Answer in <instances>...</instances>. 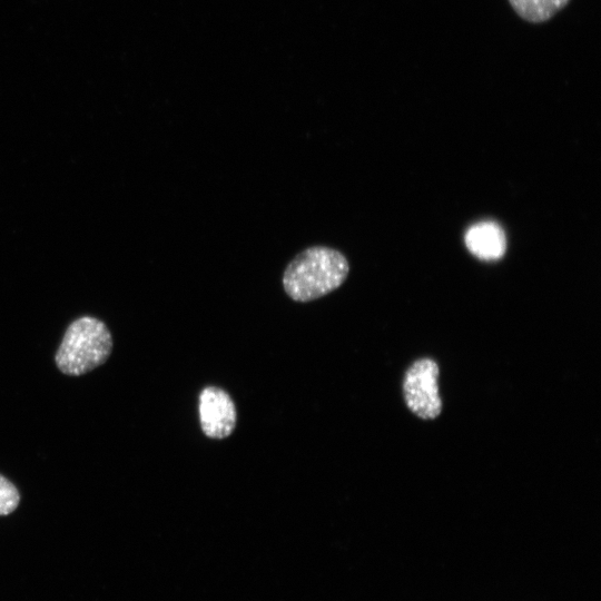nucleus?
I'll return each mask as SVG.
<instances>
[{
  "mask_svg": "<svg viewBox=\"0 0 601 601\" xmlns=\"http://www.w3.org/2000/svg\"><path fill=\"white\" fill-rule=\"evenodd\" d=\"M348 273L349 264L343 253L327 246H312L288 263L282 282L290 299L306 303L337 289Z\"/></svg>",
  "mask_w": 601,
  "mask_h": 601,
  "instance_id": "1",
  "label": "nucleus"
},
{
  "mask_svg": "<svg viewBox=\"0 0 601 601\" xmlns=\"http://www.w3.org/2000/svg\"><path fill=\"white\" fill-rule=\"evenodd\" d=\"M112 349L106 324L91 316L73 321L56 354L58 368L67 375H82L102 365Z\"/></svg>",
  "mask_w": 601,
  "mask_h": 601,
  "instance_id": "2",
  "label": "nucleus"
},
{
  "mask_svg": "<svg viewBox=\"0 0 601 601\" xmlns=\"http://www.w3.org/2000/svg\"><path fill=\"white\" fill-rule=\"evenodd\" d=\"M439 366L432 358L415 361L406 371L403 392L407 407L423 420L435 418L442 410L439 393Z\"/></svg>",
  "mask_w": 601,
  "mask_h": 601,
  "instance_id": "3",
  "label": "nucleus"
},
{
  "mask_svg": "<svg viewBox=\"0 0 601 601\" xmlns=\"http://www.w3.org/2000/svg\"><path fill=\"white\" fill-rule=\"evenodd\" d=\"M199 417L204 433L211 439H224L234 431L236 408L221 388L208 386L199 396Z\"/></svg>",
  "mask_w": 601,
  "mask_h": 601,
  "instance_id": "4",
  "label": "nucleus"
},
{
  "mask_svg": "<svg viewBox=\"0 0 601 601\" xmlns=\"http://www.w3.org/2000/svg\"><path fill=\"white\" fill-rule=\"evenodd\" d=\"M469 250L481 259H497L505 252V235L500 225L482 221L471 226L465 235Z\"/></svg>",
  "mask_w": 601,
  "mask_h": 601,
  "instance_id": "5",
  "label": "nucleus"
},
{
  "mask_svg": "<svg viewBox=\"0 0 601 601\" xmlns=\"http://www.w3.org/2000/svg\"><path fill=\"white\" fill-rule=\"evenodd\" d=\"M513 11L524 21L543 23L564 9L571 0H508Z\"/></svg>",
  "mask_w": 601,
  "mask_h": 601,
  "instance_id": "6",
  "label": "nucleus"
},
{
  "mask_svg": "<svg viewBox=\"0 0 601 601\" xmlns=\"http://www.w3.org/2000/svg\"><path fill=\"white\" fill-rule=\"evenodd\" d=\"M20 502L17 487L0 474V515L12 513Z\"/></svg>",
  "mask_w": 601,
  "mask_h": 601,
  "instance_id": "7",
  "label": "nucleus"
}]
</instances>
